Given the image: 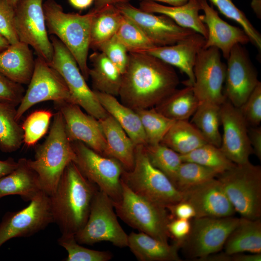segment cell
<instances>
[{
	"instance_id": "obj_1",
	"label": "cell",
	"mask_w": 261,
	"mask_h": 261,
	"mask_svg": "<svg viewBox=\"0 0 261 261\" xmlns=\"http://www.w3.org/2000/svg\"><path fill=\"white\" fill-rule=\"evenodd\" d=\"M179 83L173 66L146 53L128 54L118 96L120 102L135 111L154 107Z\"/></svg>"
},
{
	"instance_id": "obj_2",
	"label": "cell",
	"mask_w": 261,
	"mask_h": 261,
	"mask_svg": "<svg viewBox=\"0 0 261 261\" xmlns=\"http://www.w3.org/2000/svg\"><path fill=\"white\" fill-rule=\"evenodd\" d=\"M98 189L73 161L67 165L55 190L49 196L53 222L61 233L75 235L84 226Z\"/></svg>"
},
{
	"instance_id": "obj_3",
	"label": "cell",
	"mask_w": 261,
	"mask_h": 261,
	"mask_svg": "<svg viewBox=\"0 0 261 261\" xmlns=\"http://www.w3.org/2000/svg\"><path fill=\"white\" fill-rule=\"evenodd\" d=\"M43 9L48 33L57 37L67 47L84 77L88 80L91 25L97 11L92 8L85 14L66 13L55 0H45Z\"/></svg>"
},
{
	"instance_id": "obj_4",
	"label": "cell",
	"mask_w": 261,
	"mask_h": 261,
	"mask_svg": "<svg viewBox=\"0 0 261 261\" xmlns=\"http://www.w3.org/2000/svg\"><path fill=\"white\" fill-rule=\"evenodd\" d=\"M74 158L62 115L58 111L53 115L48 135L35 149L34 160H27L37 174L43 191L49 196L54 192L65 168Z\"/></svg>"
},
{
	"instance_id": "obj_5",
	"label": "cell",
	"mask_w": 261,
	"mask_h": 261,
	"mask_svg": "<svg viewBox=\"0 0 261 261\" xmlns=\"http://www.w3.org/2000/svg\"><path fill=\"white\" fill-rule=\"evenodd\" d=\"M121 180L135 194L166 208L183 200V193L150 163L144 145L135 146L133 167L124 169Z\"/></svg>"
},
{
	"instance_id": "obj_6",
	"label": "cell",
	"mask_w": 261,
	"mask_h": 261,
	"mask_svg": "<svg viewBox=\"0 0 261 261\" xmlns=\"http://www.w3.org/2000/svg\"><path fill=\"white\" fill-rule=\"evenodd\" d=\"M121 198L113 203L115 212L124 222L140 232L168 243V224L173 219L164 206L131 191L121 180Z\"/></svg>"
},
{
	"instance_id": "obj_7",
	"label": "cell",
	"mask_w": 261,
	"mask_h": 261,
	"mask_svg": "<svg viewBox=\"0 0 261 261\" xmlns=\"http://www.w3.org/2000/svg\"><path fill=\"white\" fill-rule=\"evenodd\" d=\"M217 178L241 217L261 218V167L250 161L235 164Z\"/></svg>"
},
{
	"instance_id": "obj_8",
	"label": "cell",
	"mask_w": 261,
	"mask_h": 261,
	"mask_svg": "<svg viewBox=\"0 0 261 261\" xmlns=\"http://www.w3.org/2000/svg\"><path fill=\"white\" fill-rule=\"evenodd\" d=\"M80 244L106 241L118 247L128 246V235L120 225L111 199L99 189L92 201L84 226L75 235Z\"/></svg>"
},
{
	"instance_id": "obj_9",
	"label": "cell",
	"mask_w": 261,
	"mask_h": 261,
	"mask_svg": "<svg viewBox=\"0 0 261 261\" xmlns=\"http://www.w3.org/2000/svg\"><path fill=\"white\" fill-rule=\"evenodd\" d=\"M50 39L53 46L52 61L49 64L61 76L70 92L72 103L83 108L99 120L108 114L100 103L93 90L86 83L78 64L69 50L55 36Z\"/></svg>"
},
{
	"instance_id": "obj_10",
	"label": "cell",
	"mask_w": 261,
	"mask_h": 261,
	"mask_svg": "<svg viewBox=\"0 0 261 261\" xmlns=\"http://www.w3.org/2000/svg\"><path fill=\"white\" fill-rule=\"evenodd\" d=\"M239 220L233 216L193 218L189 233L180 244V249L186 257L196 261L218 252Z\"/></svg>"
},
{
	"instance_id": "obj_11",
	"label": "cell",
	"mask_w": 261,
	"mask_h": 261,
	"mask_svg": "<svg viewBox=\"0 0 261 261\" xmlns=\"http://www.w3.org/2000/svg\"><path fill=\"white\" fill-rule=\"evenodd\" d=\"M73 162L83 175L113 202L121 197V176L124 168L116 160L95 151L80 141L71 142Z\"/></svg>"
},
{
	"instance_id": "obj_12",
	"label": "cell",
	"mask_w": 261,
	"mask_h": 261,
	"mask_svg": "<svg viewBox=\"0 0 261 261\" xmlns=\"http://www.w3.org/2000/svg\"><path fill=\"white\" fill-rule=\"evenodd\" d=\"M46 0H19L14 7L15 25L20 42L30 46L48 64L54 49L48 37L43 3Z\"/></svg>"
},
{
	"instance_id": "obj_13",
	"label": "cell",
	"mask_w": 261,
	"mask_h": 261,
	"mask_svg": "<svg viewBox=\"0 0 261 261\" xmlns=\"http://www.w3.org/2000/svg\"><path fill=\"white\" fill-rule=\"evenodd\" d=\"M52 222L49 196L41 191L27 206L3 216L0 222V247L12 238L31 236Z\"/></svg>"
},
{
	"instance_id": "obj_14",
	"label": "cell",
	"mask_w": 261,
	"mask_h": 261,
	"mask_svg": "<svg viewBox=\"0 0 261 261\" xmlns=\"http://www.w3.org/2000/svg\"><path fill=\"white\" fill-rule=\"evenodd\" d=\"M48 101L72 102L68 88L60 74L37 57L28 87L16 109V119L19 121L33 105Z\"/></svg>"
},
{
	"instance_id": "obj_15",
	"label": "cell",
	"mask_w": 261,
	"mask_h": 261,
	"mask_svg": "<svg viewBox=\"0 0 261 261\" xmlns=\"http://www.w3.org/2000/svg\"><path fill=\"white\" fill-rule=\"evenodd\" d=\"M193 72L192 88L199 102L220 105L226 99L223 90L226 65L221 60L219 50L215 47L203 48L197 55Z\"/></svg>"
},
{
	"instance_id": "obj_16",
	"label": "cell",
	"mask_w": 261,
	"mask_h": 261,
	"mask_svg": "<svg viewBox=\"0 0 261 261\" xmlns=\"http://www.w3.org/2000/svg\"><path fill=\"white\" fill-rule=\"evenodd\" d=\"M115 6L139 28L155 46L174 44L196 32L180 27L165 15H157L144 11L129 2Z\"/></svg>"
},
{
	"instance_id": "obj_17",
	"label": "cell",
	"mask_w": 261,
	"mask_h": 261,
	"mask_svg": "<svg viewBox=\"0 0 261 261\" xmlns=\"http://www.w3.org/2000/svg\"><path fill=\"white\" fill-rule=\"evenodd\" d=\"M220 119L223 128L220 149L236 164L249 161L253 152L248 137V125L240 108L226 99L220 106Z\"/></svg>"
},
{
	"instance_id": "obj_18",
	"label": "cell",
	"mask_w": 261,
	"mask_h": 261,
	"mask_svg": "<svg viewBox=\"0 0 261 261\" xmlns=\"http://www.w3.org/2000/svg\"><path fill=\"white\" fill-rule=\"evenodd\" d=\"M227 59L224 94L234 106L240 108L260 81L247 53L242 44H235Z\"/></svg>"
},
{
	"instance_id": "obj_19",
	"label": "cell",
	"mask_w": 261,
	"mask_h": 261,
	"mask_svg": "<svg viewBox=\"0 0 261 261\" xmlns=\"http://www.w3.org/2000/svg\"><path fill=\"white\" fill-rule=\"evenodd\" d=\"M54 103L62 115L69 140L81 142L105 156L106 142L99 120L83 112L76 104L66 102Z\"/></svg>"
},
{
	"instance_id": "obj_20",
	"label": "cell",
	"mask_w": 261,
	"mask_h": 261,
	"mask_svg": "<svg viewBox=\"0 0 261 261\" xmlns=\"http://www.w3.org/2000/svg\"><path fill=\"white\" fill-rule=\"evenodd\" d=\"M194 208L195 218H223L236 212L219 180L214 178L182 192Z\"/></svg>"
},
{
	"instance_id": "obj_21",
	"label": "cell",
	"mask_w": 261,
	"mask_h": 261,
	"mask_svg": "<svg viewBox=\"0 0 261 261\" xmlns=\"http://www.w3.org/2000/svg\"><path fill=\"white\" fill-rule=\"evenodd\" d=\"M199 1L201 10L203 12V14L200 15V18L208 31L203 48L216 47L227 59L235 44L243 45L250 42L243 29L232 26L221 18L217 11L209 5L207 0Z\"/></svg>"
},
{
	"instance_id": "obj_22",
	"label": "cell",
	"mask_w": 261,
	"mask_h": 261,
	"mask_svg": "<svg viewBox=\"0 0 261 261\" xmlns=\"http://www.w3.org/2000/svg\"><path fill=\"white\" fill-rule=\"evenodd\" d=\"M206 39L195 32L183 40L171 45L156 46L146 53L178 68L188 77L186 86L192 87L194 82L193 69L199 52L203 48Z\"/></svg>"
},
{
	"instance_id": "obj_23",
	"label": "cell",
	"mask_w": 261,
	"mask_h": 261,
	"mask_svg": "<svg viewBox=\"0 0 261 261\" xmlns=\"http://www.w3.org/2000/svg\"><path fill=\"white\" fill-rule=\"evenodd\" d=\"M35 60L29 45L19 41L0 52V72L16 83L28 85Z\"/></svg>"
},
{
	"instance_id": "obj_24",
	"label": "cell",
	"mask_w": 261,
	"mask_h": 261,
	"mask_svg": "<svg viewBox=\"0 0 261 261\" xmlns=\"http://www.w3.org/2000/svg\"><path fill=\"white\" fill-rule=\"evenodd\" d=\"M140 8L144 11L165 15L178 26L195 31L207 38L208 31L199 14L201 10L199 0H189L180 6L164 5L153 1H141Z\"/></svg>"
},
{
	"instance_id": "obj_25",
	"label": "cell",
	"mask_w": 261,
	"mask_h": 261,
	"mask_svg": "<svg viewBox=\"0 0 261 261\" xmlns=\"http://www.w3.org/2000/svg\"><path fill=\"white\" fill-rule=\"evenodd\" d=\"M99 121L106 142L105 156L116 160L125 170L132 169L136 146L131 139L110 115Z\"/></svg>"
},
{
	"instance_id": "obj_26",
	"label": "cell",
	"mask_w": 261,
	"mask_h": 261,
	"mask_svg": "<svg viewBox=\"0 0 261 261\" xmlns=\"http://www.w3.org/2000/svg\"><path fill=\"white\" fill-rule=\"evenodd\" d=\"M127 247L140 261H181L178 244L170 245L142 232L128 235Z\"/></svg>"
},
{
	"instance_id": "obj_27",
	"label": "cell",
	"mask_w": 261,
	"mask_h": 261,
	"mask_svg": "<svg viewBox=\"0 0 261 261\" xmlns=\"http://www.w3.org/2000/svg\"><path fill=\"white\" fill-rule=\"evenodd\" d=\"M27 160L19 159L15 169L0 178V198L18 195L25 201H30L43 191L38 176L29 166Z\"/></svg>"
},
{
	"instance_id": "obj_28",
	"label": "cell",
	"mask_w": 261,
	"mask_h": 261,
	"mask_svg": "<svg viewBox=\"0 0 261 261\" xmlns=\"http://www.w3.org/2000/svg\"><path fill=\"white\" fill-rule=\"evenodd\" d=\"M93 91L102 106L118 122L135 145H146V136L136 112L119 102L114 96Z\"/></svg>"
},
{
	"instance_id": "obj_29",
	"label": "cell",
	"mask_w": 261,
	"mask_h": 261,
	"mask_svg": "<svg viewBox=\"0 0 261 261\" xmlns=\"http://www.w3.org/2000/svg\"><path fill=\"white\" fill-rule=\"evenodd\" d=\"M223 248L225 253L230 255L245 252L261 253V219L240 218Z\"/></svg>"
},
{
	"instance_id": "obj_30",
	"label": "cell",
	"mask_w": 261,
	"mask_h": 261,
	"mask_svg": "<svg viewBox=\"0 0 261 261\" xmlns=\"http://www.w3.org/2000/svg\"><path fill=\"white\" fill-rule=\"evenodd\" d=\"M92 64L89 68L93 90L118 96L122 74L113 63L101 51H95L89 57Z\"/></svg>"
},
{
	"instance_id": "obj_31",
	"label": "cell",
	"mask_w": 261,
	"mask_h": 261,
	"mask_svg": "<svg viewBox=\"0 0 261 261\" xmlns=\"http://www.w3.org/2000/svg\"><path fill=\"white\" fill-rule=\"evenodd\" d=\"M207 143L192 123L183 120L174 122L160 143L183 155Z\"/></svg>"
},
{
	"instance_id": "obj_32",
	"label": "cell",
	"mask_w": 261,
	"mask_h": 261,
	"mask_svg": "<svg viewBox=\"0 0 261 261\" xmlns=\"http://www.w3.org/2000/svg\"><path fill=\"white\" fill-rule=\"evenodd\" d=\"M199 104L192 87L177 89L155 106V110L165 116L175 121L188 120Z\"/></svg>"
},
{
	"instance_id": "obj_33",
	"label": "cell",
	"mask_w": 261,
	"mask_h": 261,
	"mask_svg": "<svg viewBox=\"0 0 261 261\" xmlns=\"http://www.w3.org/2000/svg\"><path fill=\"white\" fill-rule=\"evenodd\" d=\"M94 15L91 25L90 48L94 51L114 36L117 32L123 15L115 6L104 7Z\"/></svg>"
},
{
	"instance_id": "obj_34",
	"label": "cell",
	"mask_w": 261,
	"mask_h": 261,
	"mask_svg": "<svg viewBox=\"0 0 261 261\" xmlns=\"http://www.w3.org/2000/svg\"><path fill=\"white\" fill-rule=\"evenodd\" d=\"M220 106L210 102H199L192 115L191 122L208 143L219 147L221 143V135L219 130L220 125Z\"/></svg>"
},
{
	"instance_id": "obj_35",
	"label": "cell",
	"mask_w": 261,
	"mask_h": 261,
	"mask_svg": "<svg viewBox=\"0 0 261 261\" xmlns=\"http://www.w3.org/2000/svg\"><path fill=\"white\" fill-rule=\"evenodd\" d=\"M15 107L0 102V149L5 153L17 150L23 143V131L16 118Z\"/></svg>"
},
{
	"instance_id": "obj_36",
	"label": "cell",
	"mask_w": 261,
	"mask_h": 261,
	"mask_svg": "<svg viewBox=\"0 0 261 261\" xmlns=\"http://www.w3.org/2000/svg\"><path fill=\"white\" fill-rule=\"evenodd\" d=\"M182 161L198 163L223 173L235 165L223 153L220 147L206 143L187 154L180 155Z\"/></svg>"
},
{
	"instance_id": "obj_37",
	"label": "cell",
	"mask_w": 261,
	"mask_h": 261,
	"mask_svg": "<svg viewBox=\"0 0 261 261\" xmlns=\"http://www.w3.org/2000/svg\"><path fill=\"white\" fill-rule=\"evenodd\" d=\"M150 163L165 174L174 185L178 168L182 162L180 155L161 144L144 145Z\"/></svg>"
},
{
	"instance_id": "obj_38",
	"label": "cell",
	"mask_w": 261,
	"mask_h": 261,
	"mask_svg": "<svg viewBox=\"0 0 261 261\" xmlns=\"http://www.w3.org/2000/svg\"><path fill=\"white\" fill-rule=\"evenodd\" d=\"M135 111L140 119L147 144L160 143L175 121L162 115L154 107Z\"/></svg>"
},
{
	"instance_id": "obj_39",
	"label": "cell",
	"mask_w": 261,
	"mask_h": 261,
	"mask_svg": "<svg viewBox=\"0 0 261 261\" xmlns=\"http://www.w3.org/2000/svg\"><path fill=\"white\" fill-rule=\"evenodd\" d=\"M219 174L215 170L198 163L182 161L177 171L174 185L181 192L200 185Z\"/></svg>"
},
{
	"instance_id": "obj_40",
	"label": "cell",
	"mask_w": 261,
	"mask_h": 261,
	"mask_svg": "<svg viewBox=\"0 0 261 261\" xmlns=\"http://www.w3.org/2000/svg\"><path fill=\"white\" fill-rule=\"evenodd\" d=\"M116 35L128 53H146L156 47L134 22L124 15Z\"/></svg>"
},
{
	"instance_id": "obj_41",
	"label": "cell",
	"mask_w": 261,
	"mask_h": 261,
	"mask_svg": "<svg viewBox=\"0 0 261 261\" xmlns=\"http://www.w3.org/2000/svg\"><path fill=\"white\" fill-rule=\"evenodd\" d=\"M58 242L68 253L64 260L66 261H108L113 257L110 251L96 250L81 246L74 234L62 233Z\"/></svg>"
},
{
	"instance_id": "obj_42",
	"label": "cell",
	"mask_w": 261,
	"mask_h": 261,
	"mask_svg": "<svg viewBox=\"0 0 261 261\" xmlns=\"http://www.w3.org/2000/svg\"><path fill=\"white\" fill-rule=\"evenodd\" d=\"M209 0L223 15L241 25L250 42L261 50V34L251 23L245 13L237 7L232 0Z\"/></svg>"
},
{
	"instance_id": "obj_43",
	"label": "cell",
	"mask_w": 261,
	"mask_h": 261,
	"mask_svg": "<svg viewBox=\"0 0 261 261\" xmlns=\"http://www.w3.org/2000/svg\"><path fill=\"white\" fill-rule=\"evenodd\" d=\"M53 114L50 111L40 110L31 113L21 125L23 143L32 146L47 132Z\"/></svg>"
},
{
	"instance_id": "obj_44",
	"label": "cell",
	"mask_w": 261,
	"mask_h": 261,
	"mask_svg": "<svg viewBox=\"0 0 261 261\" xmlns=\"http://www.w3.org/2000/svg\"><path fill=\"white\" fill-rule=\"evenodd\" d=\"M98 51L103 53L123 74L128 64L129 53L116 35L104 43Z\"/></svg>"
},
{
	"instance_id": "obj_45",
	"label": "cell",
	"mask_w": 261,
	"mask_h": 261,
	"mask_svg": "<svg viewBox=\"0 0 261 261\" xmlns=\"http://www.w3.org/2000/svg\"><path fill=\"white\" fill-rule=\"evenodd\" d=\"M0 34L10 44L19 42L15 25L14 8L6 0H0Z\"/></svg>"
},
{
	"instance_id": "obj_46",
	"label": "cell",
	"mask_w": 261,
	"mask_h": 261,
	"mask_svg": "<svg viewBox=\"0 0 261 261\" xmlns=\"http://www.w3.org/2000/svg\"><path fill=\"white\" fill-rule=\"evenodd\" d=\"M247 125L258 126L261 121V83L259 82L245 102L239 108Z\"/></svg>"
},
{
	"instance_id": "obj_47",
	"label": "cell",
	"mask_w": 261,
	"mask_h": 261,
	"mask_svg": "<svg viewBox=\"0 0 261 261\" xmlns=\"http://www.w3.org/2000/svg\"><path fill=\"white\" fill-rule=\"evenodd\" d=\"M25 92L22 85L13 81L0 72V102L18 106Z\"/></svg>"
},
{
	"instance_id": "obj_48",
	"label": "cell",
	"mask_w": 261,
	"mask_h": 261,
	"mask_svg": "<svg viewBox=\"0 0 261 261\" xmlns=\"http://www.w3.org/2000/svg\"><path fill=\"white\" fill-rule=\"evenodd\" d=\"M190 229V220L186 219L173 218L168 224L170 237L179 246L189 234Z\"/></svg>"
},
{
	"instance_id": "obj_49",
	"label": "cell",
	"mask_w": 261,
	"mask_h": 261,
	"mask_svg": "<svg viewBox=\"0 0 261 261\" xmlns=\"http://www.w3.org/2000/svg\"><path fill=\"white\" fill-rule=\"evenodd\" d=\"M173 218L190 220L195 218L193 207L188 202L182 201L167 208Z\"/></svg>"
},
{
	"instance_id": "obj_50",
	"label": "cell",
	"mask_w": 261,
	"mask_h": 261,
	"mask_svg": "<svg viewBox=\"0 0 261 261\" xmlns=\"http://www.w3.org/2000/svg\"><path fill=\"white\" fill-rule=\"evenodd\" d=\"M248 137L253 154L261 160V127H251L248 130Z\"/></svg>"
},
{
	"instance_id": "obj_51",
	"label": "cell",
	"mask_w": 261,
	"mask_h": 261,
	"mask_svg": "<svg viewBox=\"0 0 261 261\" xmlns=\"http://www.w3.org/2000/svg\"><path fill=\"white\" fill-rule=\"evenodd\" d=\"M17 161L14 159L9 158L5 160H0V178L12 172L17 167Z\"/></svg>"
},
{
	"instance_id": "obj_52",
	"label": "cell",
	"mask_w": 261,
	"mask_h": 261,
	"mask_svg": "<svg viewBox=\"0 0 261 261\" xmlns=\"http://www.w3.org/2000/svg\"><path fill=\"white\" fill-rule=\"evenodd\" d=\"M261 253L244 254L239 253L232 254V261H261Z\"/></svg>"
},
{
	"instance_id": "obj_53",
	"label": "cell",
	"mask_w": 261,
	"mask_h": 261,
	"mask_svg": "<svg viewBox=\"0 0 261 261\" xmlns=\"http://www.w3.org/2000/svg\"><path fill=\"white\" fill-rule=\"evenodd\" d=\"M130 0H94L93 9L99 10L108 5L116 6L117 4L129 2Z\"/></svg>"
},
{
	"instance_id": "obj_54",
	"label": "cell",
	"mask_w": 261,
	"mask_h": 261,
	"mask_svg": "<svg viewBox=\"0 0 261 261\" xmlns=\"http://www.w3.org/2000/svg\"><path fill=\"white\" fill-rule=\"evenodd\" d=\"M69 3L74 8L83 10L89 7L94 0H68Z\"/></svg>"
},
{
	"instance_id": "obj_55",
	"label": "cell",
	"mask_w": 261,
	"mask_h": 261,
	"mask_svg": "<svg viewBox=\"0 0 261 261\" xmlns=\"http://www.w3.org/2000/svg\"><path fill=\"white\" fill-rule=\"evenodd\" d=\"M141 1H153L156 2H163L170 6H180L184 4L189 0H140Z\"/></svg>"
},
{
	"instance_id": "obj_56",
	"label": "cell",
	"mask_w": 261,
	"mask_h": 261,
	"mask_svg": "<svg viewBox=\"0 0 261 261\" xmlns=\"http://www.w3.org/2000/svg\"><path fill=\"white\" fill-rule=\"evenodd\" d=\"M251 7L259 18L261 17V0H251Z\"/></svg>"
},
{
	"instance_id": "obj_57",
	"label": "cell",
	"mask_w": 261,
	"mask_h": 261,
	"mask_svg": "<svg viewBox=\"0 0 261 261\" xmlns=\"http://www.w3.org/2000/svg\"><path fill=\"white\" fill-rule=\"evenodd\" d=\"M9 45L8 41L0 34V52L6 49Z\"/></svg>"
},
{
	"instance_id": "obj_58",
	"label": "cell",
	"mask_w": 261,
	"mask_h": 261,
	"mask_svg": "<svg viewBox=\"0 0 261 261\" xmlns=\"http://www.w3.org/2000/svg\"><path fill=\"white\" fill-rule=\"evenodd\" d=\"M6 1L13 7H15L19 0H6Z\"/></svg>"
}]
</instances>
